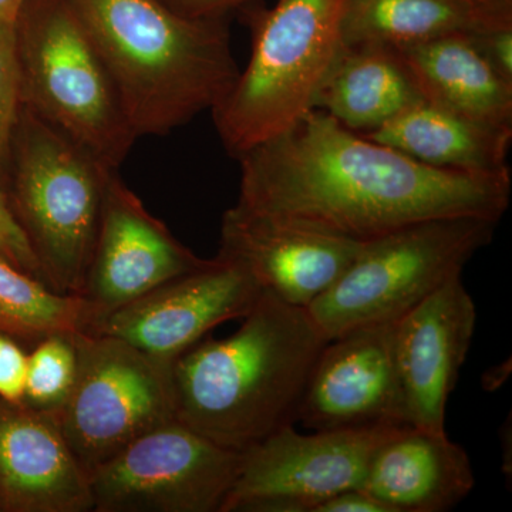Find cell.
<instances>
[{
	"label": "cell",
	"instance_id": "277c9868",
	"mask_svg": "<svg viewBox=\"0 0 512 512\" xmlns=\"http://www.w3.org/2000/svg\"><path fill=\"white\" fill-rule=\"evenodd\" d=\"M346 0H276L241 9L251 57L212 109L225 150L238 158L315 110L320 86L342 50Z\"/></svg>",
	"mask_w": 512,
	"mask_h": 512
},
{
	"label": "cell",
	"instance_id": "ffe728a7",
	"mask_svg": "<svg viewBox=\"0 0 512 512\" xmlns=\"http://www.w3.org/2000/svg\"><path fill=\"white\" fill-rule=\"evenodd\" d=\"M396 50L424 100L481 123L512 128V83L480 55L467 32Z\"/></svg>",
	"mask_w": 512,
	"mask_h": 512
},
{
	"label": "cell",
	"instance_id": "cb8c5ba5",
	"mask_svg": "<svg viewBox=\"0 0 512 512\" xmlns=\"http://www.w3.org/2000/svg\"><path fill=\"white\" fill-rule=\"evenodd\" d=\"M22 109L15 26L0 23V181L8 168L10 146Z\"/></svg>",
	"mask_w": 512,
	"mask_h": 512
},
{
	"label": "cell",
	"instance_id": "484cf974",
	"mask_svg": "<svg viewBox=\"0 0 512 512\" xmlns=\"http://www.w3.org/2000/svg\"><path fill=\"white\" fill-rule=\"evenodd\" d=\"M28 353L15 336L0 332V399L22 403L25 394Z\"/></svg>",
	"mask_w": 512,
	"mask_h": 512
},
{
	"label": "cell",
	"instance_id": "603a6c76",
	"mask_svg": "<svg viewBox=\"0 0 512 512\" xmlns=\"http://www.w3.org/2000/svg\"><path fill=\"white\" fill-rule=\"evenodd\" d=\"M80 333L59 332L37 340L36 348L28 353L22 404L59 416L79 376Z\"/></svg>",
	"mask_w": 512,
	"mask_h": 512
},
{
	"label": "cell",
	"instance_id": "8992f818",
	"mask_svg": "<svg viewBox=\"0 0 512 512\" xmlns=\"http://www.w3.org/2000/svg\"><path fill=\"white\" fill-rule=\"evenodd\" d=\"M22 104L119 170L136 131L109 67L67 0H28L15 23Z\"/></svg>",
	"mask_w": 512,
	"mask_h": 512
},
{
	"label": "cell",
	"instance_id": "7c38bea8",
	"mask_svg": "<svg viewBox=\"0 0 512 512\" xmlns=\"http://www.w3.org/2000/svg\"><path fill=\"white\" fill-rule=\"evenodd\" d=\"M394 323L350 330L326 343L309 376L296 423L313 431L407 424Z\"/></svg>",
	"mask_w": 512,
	"mask_h": 512
},
{
	"label": "cell",
	"instance_id": "4dcf8cb0",
	"mask_svg": "<svg viewBox=\"0 0 512 512\" xmlns=\"http://www.w3.org/2000/svg\"><path fill=\"white\" fill-rule=\"evenodd\" d=\"M28 0H0V23L15 26L19 13Z\"/></svg>",
	"mask_w": 512,
	"mask_h": 512
},
{
	"label": "cell",
	"instance_id": "2e32d148",
	"mask_svg": "<svg viewBox=\"0 0 512 512\" xmlns=\"http://www.w3.org/2000/svg\"><path fill=\"white\" fill-rule=\"evenodd\" d=\"M0 501L10 512L93 511L89 476L56 417L3 399Z\"/></svg>",
	"mask_w": 512,
	"mask_h": 512
},
{
	"label": "cell",
	"instance_id": "44dd1931",
	"mask_svg": "<svg viewBox=\"0 0 512 512\" xmlns=\"http://www.w3.org/2000/svg\"><path fill=\"white\" fill-rule=\"evenodd\" d=\"M474 28L476 20L458 0H346L342 43L404 49Z\"/></svg>",
	"mask_w": 512,
	"mask_h": 512
},
{
	"label": "cell",
	"instance_id": "8fae6325",
	"mask_svg": "<svg viewBox=\"0 0 512 512\" xmlns=\"http://www.w3.org/2000/svg\"><path fill=\"white\" fill-rule=\"evenodd\" d=\"M242 266L217 255L208 264L97 316L89 335L123 340L146 355L173 365L212 329L242 319L261 295Z\"/></svg>",
	"mask_w": 512,
	"mask_h": 512
},
{
	"label": "cell",
	"instance_id": "7402d4cb",
	"mask_svg": "<svg viewBox=\"0 0 512 512\" xmlns=\"http://www.w3.org/2000/svg\"><path fill=\"white\" fill-rule=\"evenodd\" d=\"M93 316L82 296L55 291L0 255V332L37 342L53 333H84Z\"/></svg>",
	"mask_w": 512,
	"mask_h": 512
},
{
	"label": "cell",
	"instance_id": "52a82bcc",
	"mask_svg": "<svg viewBox=\"0 0 512 512\" xmlns=\"http://www.w3.org/2000/svg\"><path fill=\"white\" fill-rule=\"evenodd\" d=\"M500 221L446 217L414 222L365 241L349 268L306 311L326 339L394 323L493 241Z\"/></svg>",
	"mask_w": 512,
	"mask_h": 512
},
{
	"label": "cell",
	"instance_id": "4316f807",
	"mask_svg": "<svg viewBox=\"0 0 512 512\" xmlns=\"http://www.w3.org/2000/svg\"><path fill=\"white\" fill-rule=\"evenodd\" d=\"M467 35L495 72L512 83V25L483 26Z\"/></svg>",
	"mask_w": 512,
	"mask_h": 512
},
{
	"label": "cell",
	"instance_id": "3957f363",
	"mask_svg": "<svg viewBox=\"0 0 512 512\" xmlns=\"http://www.w3.org/2000/svg\"><path fill=\"white\" fill-rule=\"evenodd\" d=\"M119 89L137 137L212 110L238 79L228 18L194 20L163 0H67Z\"/></svg>",
	"mask_w": 512,
	"mask_h": 512
},
{
	"label": "cell",
	"instance_id": "7a4b0ae2",
	"mask_svg": "<svg viewBox=\"0 0 512 512\" xmlns=\"http://www.w3.org/2000/svg\"><path fill=\"white\" fill-rule=\"evenodd\" d=\"M328 342L305 308L261 292L232 335L205 336L174 360L175 419L229 450H248L295 426Z\"/></svg>",
	"mask_w": 512,
	"mask_h": 512
},
{
	"label": "cell",
	"instance_id": "ac0fdd59",
	"mask_svg": "<svg viewBox=\"0 0 512 512\" xmlns=\"http://www.w3.org/2000/svg\"><path fill=\"white\" fill-rule=\"evenodd\" d=\"M365 137L441 170L470 174L510 170L512 128L481 123L427 100L413 104Z\"/></svg>",
	"mask_w": 512,
	"mask_h": 512
},
{
	"label": "cell",
	"instance_id": "9a60e30c",
	"mask_svg": "<svg viewBox=\"0 0 512 512\" xmlns=\"http://www.w3.org/2000/svg\"><path fill=\"white\" fill-rule=\"evenodd\" d=\"M476 303L463 275L394 323V350L410 426L443 431L451 393L476 332Z\"/></svg>",
	"mask_w": 512,
	"mask_h": 512
},
{
	"label": "cell",
	"instance_id": "4fadbf2b",
	"mask_svg": "<svg viewBox=\"0 0 512 512\" xmlns=\"http://www.w3.org/2000/svg\"><path fill=\"white\" fill-rule=\"evenodd\" d=\"M208 261L181 244L114 171L79 296L92 308L94 319Z\"/></svg>",
	"mask_w": 512,
	"mask_h": 512
},
{
	"label": "cell",
	"instance_id": "e0dca14e",
	"mask_svg": "<svg viewBox=\"0 0 512 512\" xmlns=\"http://www.w3.org/2000/svg\"><path fill=\"white\" fill-rule=\"evenodd\" d=\"M474 485L467 451L446 430L404 424L377 447L363 490L389 512H446Z\"/></svg>",
	"mask_w": 512,
	"mask_h": 512
},
{
	"label": "cell",
	"instance_id": "5bb4252c",
	"mask_svg": "<svg viewBox=\"0 0 512 512\" xmlns=\"http://www.w3.org/2000/svg\"><path fill=\"white\" fill-rule=\"evenodd\" d=\"M362 244L234 205L222 217L218 255L242 266L262 292L306 309L338 281Z\"/></svg>",
	"mask_w": 512,
	"mask_h": 512
},
{
	"label": "cell",
	"instance_id": "5b68a950",
	"mask_svg": "<svg viewBox=\"0 0 512 512\" xmlns=\"http://www.w3.org/2000/svg\"><path fill=\"white\" fill-rule=\"evenodd\" d=\"M114 171L22 104L3 187L57 292H82Z\"/></svg>",
	"mask_w": 512,
	"mask_h": 512
},
{
	"label": "cell",
	"instance_id": "d6986e66",
	"mask_svg": "<svg viewBox=\"0 0 512 512\" xmlns=\"http://www.w3.org/2000/svg\"><path fill=\"white\" fill-rule=\"evenodd\" d=\"M424 100L399 52L383 45L342 46L320 86L315 110L369 134Z\"/></svg>",
	"mask_w": 512,
	"mask_h": 512
},
{
	"label": "cell",
	"instance_id": "ba28073f",
	"mask_svg": "<svg viewBox=\"0 0 512 512\" xmlns=\"http://www.w3.org/2000/svg\"><path fill=\"white\" fill-rule=\"evenodd\" d=\"M87 476L175 420L171 365L109 336L80 333L79 376L56 417Z\"/></svg>",
	"mask_w": 512,
	"mask_h": 512
},
{
	"label": "cell",
	"instance_id": "f546056e",
	"mask_svg": "<svg viewBox=\"0 0 512 512\" xmlns=\"http://www.w3.org/2000/svg\"><path fill=\"white\" fill-rule=\"evenodd\" d=\"M458 2L463 3L476 20V28L512 25V0H458Z\"/></svg>",
	"mask_w": 512,
	"mask_h": 512
},
{
	"label": "cell",
	"instance_id": "f1b7e54d",
	"mask_svg": "<svg viewBox=\"0 0 512 512\" xmlns=\"http://www.w3.org/2000/svg\"><path fill=\"white\" fill-rule=\"evenodd\" d=\"M312 512H389L363 488H350L326 498Z\"/></svg>",
	"mask_w": 512,
	"mask_h": 512
},
{
	"label": "cell",
	"instance_id": "9c48e42d",
	"mask_svg": "<svg viewBox=\"0 0 512 512\" xmlns=\"http://www.w3.org/2000/svg\"><path fill=\"white\" fill-rule=\"evenodd\" d=\"M242 453L177 419L148 431L89 476L96 512H221Z\"/></svg>",
	"mask_w": 512,
	"mask_h": 512
},
{
	"label": "cell",
	"instance_id": "30bf717a",
	"mask_svg": "<svg viewBox=\"0 0 512 512\" xmlns=\"http://www.w3.org/2000/svg\"><path fill=\"white\" fill-rule=\"evenodd\" d=\"M397 427L312 434L282 427L242 451L237 480L221 512H312L332 495L363 488L377 447Z\"/></svg>",
	"mask_w": 512,
	"mask_h": 512
},
{
	"label": "cell",
	"instance_id": "1f68e13d",
	"mask_svg": "<svg viewBox=\"0 0 512 512\" xmlns=\"http://www.w3.org/2000/svg\"><path fill=\"white\" fill-rule=\"evenodd\" d=\"M0 511H3L2 501H0Z\"/></svg>",
	"mask_w": 512,
	"mask_h": 512
},
{
	"label": "cell",
	"instance_id": "6da1fadb",
	"mask_svg": "<svg viewBox=\"0 0 512 512\" xmlns=\"http://www.w3.org/2000/svg\"><path fill=\"white\" fill-rule=\"evenodd\" d=\"M237 160L238 207L353 241L434 218L500 221L510 207L511 170L470 174L430 167L320 110Z\"/></svg>",
	"mask_w": 512,
	"mask_h": 512
},
{
	"label": "cell",
	"instance_id": "83f0119b",
	"mask_svg": "<svg viewBox=\"0 0 512 512\" xmlns=\"http://www.w3.org/2000/svg\"><path fill=\"white\" fill-rule=\"evenodd\" d=\"M183 18L194 20L224 19L234 10L244 9L256 0H163Z\"/></svg>",
	"mask_w": 512,
	"mask_h": 512
},
{
	"label": "cell",
	"instance_id": "d4e9b609",
	"mask_svg": "<svg viewBox=\"0 0 512 512\" xmlns=\"http://www.w3.org/2000/svg\"><path fill=\"white\" fill-rule=\"evenodd\" d=\"M0 255L26 274L45 282L29 239L10 207L8 194L2 181H0Z\"/></svg>",
	"mask_w": 512,
	"mask_h": 512
}]
</instances>
